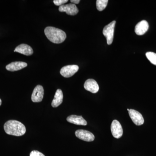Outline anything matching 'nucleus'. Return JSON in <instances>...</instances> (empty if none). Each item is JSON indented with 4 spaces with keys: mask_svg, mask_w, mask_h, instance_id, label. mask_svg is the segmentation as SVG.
Wrapping results in <instances>:
<instances>
[{
    "mask_svg": "<svg viewBox=\"0 0 156 156\" xmlns=\"http://www.w3.org/2000/svg\"><path fill=\"white\" fill-rule=\"evenodd\" d=\"M4 128L7 134L13 136H22L26 131L24 125L17 120H9L5 123Z\"/></svg>",
    "mask_w": 156,
    "mask_h": 156,
    "instance_id": "1",
    "label": "nucleus"
},
{
    "mask_svg": "<svg viewBox=\"0 0 156 156\" xmlns=\"http://www.w3.org/2000/svg\"><path fill=\"white\" fill-rule=\"evenodd\" d=\"M44 33L48 40L54 44H61L64 41L66 38V34L64 31L53 27H46Z\"/></svg>",
    "mask_w": 156,
    "mask_h": 156,
    "instance_id": "2",
    "label": "nucleus"
},
{
    "mask_svg": "<svg viewBox=\"0 0 156 156\" xmlns=\"http://www.w3.org/2000/svg\"><path fill=\"white\" fill-rule=\"evenodd\" d=\"M116 21H112L108 25L105 27L103 29V34L106 37L107 43L108 45H111L112 43L114 38V34Z\"/></svg>",
    "mask_w": 156,
    "mask_h": 156,
    "instance_id": "3",
    "label": "nucleus"
},
{
    "mask_svg": "<svg viewBox=\"0 0 156 156\" xmlns=\"http://www.w3.org/2000/svg\"><path fill=\"white\" fill-rule=\"evenodd\" d=\"M79 69V66L76 65L66 66L62 68L60 73L64 77L69 78L77 72Z\"/></svg>",
    "mask_w": 156,
    "mask_h": 156,
    "instance_id": "4",
    "label": "nucleus"
},
{
    "mask_svg": "<svg viewBox=\"0 0 156 156\" xmlns=\"http://www.w3.org/2000/svg\"><path fill=\"white\" fill-rule=\"evenodd\" d=\"M75 135L79 139L87 142H91L95 139L94 134L87 130H77L75 132Z\"/></svg>",
    "mask_w": 156,
    "mask_h": 156,
    "instance_id": "5",
    "label": "nucleus"
},
{
    "mask_svg": "<svg viewBox=\"0 0 156 156\" xmlns=\"http://www.w3.org/2000/svg\"><path fill=\"white\" fill-rule=\"evenodd\" d=\"M111 130L113 136L115 138L118 139L122 136V128L119 122L117 120H113L112 122Z\"/></svg>",
    "mask_w": 156,
    "mask_h": 156,
    "instance_id": "6",
    "label": "nucleus"
},
{
    "mask_svg": "<svg viewBox=\"0 0 156 156\" xmlns=\"http://www.w3.org/2000/svg\"><path fill=\"white\" fill-rule=\"evenodd\" d=\"M44 95V89L41 85H37L34 89L31 95V100L34 102H41Z\"/></svg>",
    "mask_w": 156,
    "mask_h": 156,
    "instance_id": "7",
    "label": "nucleus"
},
{
    "mask_svg": "<svg viewBox=\"0 0 156 156\" xmlns=\"http://www.w3.org/2000/svg\"><path fill=\"white\" fill-rule=\"evenodd\" d=\"M58 11L61 12H66L68 15L72 16L76 15L79 12L77 7L73 4L63 5L59 6Z\"/></svg>",
    "mask_w": 156,
    "mask_h": 156,
    "instance_id": "8",
    "label": "nucleus"
},
{
    "mask_svg": "<svg viewBox=\"0 0 156 156\" xmlns=\"http://www.w3.org/2000/svg\"><path fill=\"white\" fill-rule=\"evenodd\" d=\"M129 115L133 122L136 126H140L144 123V119L142 115L134 109H130Z\"/></svg>",
    "mask_w": 156,
    "mask_h": 156,
    "instance_id": "9",
    "label": "nucleus"
},
{
    "mask_svg": "<svg viewBox=\"0 0 156 156\" xmlns=\"http://www.w3.org/2000/svg\"><path fill=\"white\" fill-rule=\"evenodd\" d=\"M84 87L86 90L92 93H97L99 90L98 84L93 79L87 80L84 83Z\"/></svg>",
    "mask_w": 156,
    "mask_h": 156,
    "instance_id": "10",
    "label": "nucleus"
},
{
    "mask_svg": "<svg viewBox=\"0 0 156 156\" xmlns=\"http://www.w3.org/2000/svg\"><path fill=\"white\" fill-rule=\"evenodd\" d=\"M14 52H17L26 56H30L34 53L33 50L30 46L24 44H21L16 47Z\"/></svg>",
    "mask_w": 156,
    "mask_h": 156,
    "instance_id": "11",
    "label": "nucleus"
},
{
    "mask_svg": "<svg viewBox=\"0 0 156 156\" xmlns=\"http://www.w3.org/2000/svg\"><path fill=\"white\" fill-rule=\"evenodd\" d=\"M27 66L26 62H23L17 61L11 62L6 66V69L11 72L16 71L22 69Z\"/></svg>",
    "mask_w": 156,
    "mask_h": 156,
    "instance_id": "12",
    "label": "nucleus"
},
{
    "mask_svg": "<svg viewBox=\"0 0 156 156\" xmlns=\"http://www.w3.org/2000/svg\"><path fill=\"white\" fill-rule=\"evenodd\" d=\"M67 122L75 125L79 126H87V123L86 120L84 119L82 116H78L76 115H71L67 118Z\"/></svg>",
    "mask_w": 156,
    "mask_h": 156,
    "instance_id": "13",
    "label": "nucleus"
},
{
    "mask_svg": "<svg viewBox=\"0 0 156 156\" xmlns=\"http://www.w3.org/2000/svg\"><path fill=\"white\" fill-rule=\"evenodd\" d=\"M149 28V24L147 21L143 20L138 23L135 27V32L138 35H142L147 31Z\"/></svg>",
    "mask_w": 156,
    "mask_h": 156,
    "instance_id": "14",
    "label": "nucleus"
},
{
    "mask_svg": "<svg viewBox=\"0 0 156 156\" xmlns=\"http://www.w3.org/2000/svg\"><path fill=\"white\" fill-rule=\"evenodd\" d=\"M63 93L62 91L60 89L56 90L54 98L52 101L51 105L53 108H56L60 105L63 101Z\"/></svg>",
    "mask_w": 156,
    "mask_h": 156,
    "instance_id": "15",
    "label": "nucleus"
},
{
    "mask_svg": "<svg viewBox=\"0 0 156 156\" xmlns=\"http://www.w3.org/2000/svg\"><path fill=\"white\" fill-rule=\"evenodd\" d=\"M108 1V0H97L96 1V8L99 11H102L106 8Z\"/></svg>",
    "mask_w": 156,
    "mask_h": 156,
    "instance_id": "16",
    "label": "nucleus"
},
{
    "mask_svg": "<svg viewBox=\"0 0 156 156\" xmlns=\"http://www.w3.org/2000/svg\"><path fill=\"white\" fill-rule=\"evenodd\" d=\"M146 56L152 64L156 66V53L148 52L146 53Z\"/></svg>",
    "mask_w": 156,
    "mask_h": 156,
    "instance_id": "17",
    "label": "nucleus"
},
{
    "mask_svg": "<svg viewBox=\"0 0 156 156\" xmlns=\"http://www.w3.org/2000/svg\"><path fill=\"white\" fill-rule=\"evenodd\" d=\"M68 2V0H54L53 3L56 6H61Z\"/></svg>",
    "mask_w": 156,
    "mask_h": 156,
    "instance_id": "18",
    "label": "nucleus"
},
{
    "mask_svg": "<svg viewBox=\"0 0 156 156\" xmlns=\"http://www.w3.org/2000/svg\"><path fill=\"white\" fill-rule=\"evenodd\" d=\"M30 156H45L44 154L37 151H33L31 152Z\"/></svg>",
    "mask_w": 156,
    "mask_h": 156,
    "instance_id": "19",
    "label": "nucleus"
},
{
    "mask_svg": "<svg viewBox=\"0 0 156 156\" xmlns=\"http://www.w3.org/2000/svg\"><path fill=\"white\" fill-rule=\"evenodd\" d=\"M71 2L73 4H78L80 2V0H71Z\"/></svg>",
    "mask_w": 156,
    "mask_h": 156,
    "instance_id": "20",
    "label": "nucleus"
},
{
    "mask_svg": "<svg viewBox=\"0 0 156 156\" xmlns=\"http://www.w3.org/2000/svg\"><path fill=\"white\" fill-rule=\"evenodd\" d=\"M2 100H1V98H0V106H1V105H2Z\"/></svg>",
    "mask_w": 156,
    "mask_h": 156,
    "instance_id": "21",
    "label": "nucleus"
},
{
    "mask_svg": "<svg viewBox=\"0 0 156 156\" xmlns=\"http://www.w3.org/2000/svg\"><path fill=\"white\" fill-rule=\"evenodd\" d=\"M127 110H128V112H129V110H130V109H128H128H127Z\"/></svg>",
    "mask_w": 156,
    "mask_h": 156,
    "instance_id": "22",
    "label": "nucleus"
}]
</instances>
